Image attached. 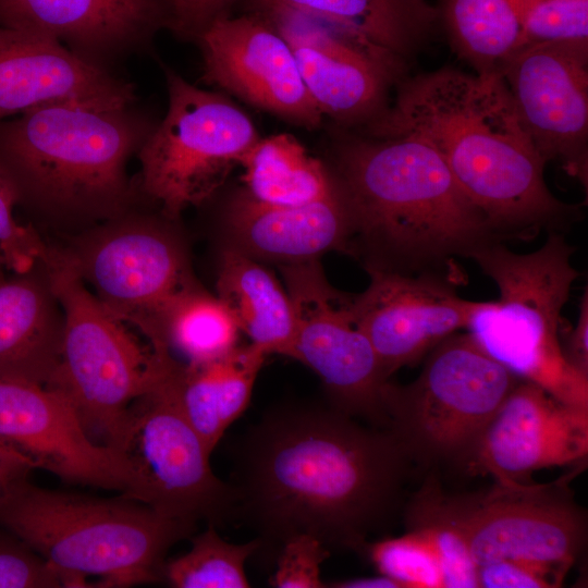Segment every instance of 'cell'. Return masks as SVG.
Listing matches in <instances>:
<instances>
[{
    "mask_svg": "<svg viewBox=\"0 0 588 588\" xmlns=\"http://www.w3.org/2000/svg\"><path fill=\"white\" fill-rule=\"evenodd\" d=\"M164 74L168 108L137 152V187L163 216L177 221L215 194L260 136L224 95L199 88L170 69Z\"/></svg>",
    "mask_w": 588,
    "mask_h": 588,
    "instance_id": "10",
    "label": "cell"
},
{
    "mask_svg": "<svg viewBox=\"0 0 588 588\" xmlns=\"http://www.w3.org/2000/svg\"><path fill=\"white\" fill-rule=\"evenodd\" d=\"M35 468L30 458L0 441V500Z\"/></svg>",
    "mask_w": 588,
    "mask_h": 588,
    "instance_id": "39",
    "label": "cell"
},
{
    "mask_svg": "<svg viewBox=\"0 0 588 588\" xmlns=\"http://www.w3.org/2000/svg\"><path fill=\"white\" fill-rule=\"evenodd\" d=\"M195 523L164 517L120 495L112 499L16 483L0 500V526L39 554L62 587H128L163 580L166 555Z\"/></svg>",
    "mask_w": 588,
    "mask_h": 588,
    "instance_id": "5",
    "label": "cell"
},
{
    "mask_svg": "<svg viewBox=\"0 0 588 588\" xmlns=\"http://www.w3.org/2000/svg\"><path fill=\"white\" fill-rule=\"evenodd\" d=\"M134 86L62 42L0 25V120L50 105L131 106Z\"/></svg>",
    "mask_w": 588,
    "mask_h": 588,
    "instance_id": "20",
    "label": "cell"
},
{
    "mask_svg": "<svg viewBox=\"0 0 588 588\" xmlns=\"http://www.w3.org/2000/svg\"><path fill=\"white\" fill-rule=\"evenodd\" d=\"M572 564L540 560H506L478 568L479 588L562 587Z\"/></svg>",
    "mask_w": 588,
    "mask_h": 588,
    "instance_id": "36",
    "label": "cell"
},
{
    "mask_svg": "<svg viewBox=\"0 0 588 588\" xmlns=\"http://www.w3.org/2000/svg\"><path fill=\"white\" fill-rule=\"evenodd\" d=\"M46 255L0 278V380L46 385L57 367L64 319Z\"/></svg>",
    "mask_w": 588,
    "mask_h": 588,
    "instance_id": "23",
    "label": "cell"
},
{
    "mask_svg": "<svg viewBox=\"0 0 588 588\" xmlns=\"http://www.w3.org/2000/svg\"><path fill=\"white\" fill-rule=\"evenodd\" d=\"M117 450L131 473L122 495L195 524L216 525L235 513L233 488L213 474L211 453L179 409L164 375L131 406Z\"/></svg>",
    "mask_w": 588,
    "mask_h": 588,
    "instance_id": "12",
    "label": "cell"
},
{
    "mask_svg": "<svg viewBox=\"0 0 588 588\" xmlns=\"http://www.w3.org/2000/svg\"><path fill=\"white\" fill-rule=\"evenodd\" d=\"M366 126L369 136H409L432 147L504 241L562 232L579 217L549 189L546 162L501 74L442 68L408 77Z\"/></svg>",
    "mask_w": 588,
    "mask_h": 588,
    "instance_id": "2",
    "label": "cell"
},
{
    "mask_svg": "<svg viewBox=\"0 0 588 588\" xmlns=\"http://www.w3.org/2000/svg\"><path fill=\"white\" fill-rule=\"evenodd\" d=\"M257 11L285 9L335 25L404 60L427 39L439 11L428 0H253Z\"/></svg>",
    "mask_w": 588,
    "mask_h": 588,
    "instance_id": "27",
    "label": "cell"
},
{
    "mask_svg": "<svg viewBox=\"0 0 588 588\" xmlns=\"http://www.w3.org/2000/svg\"><path fill=\"white\" fill-rule=\"evenodd\" d=\"M266 358V354L248 344L199 364L168 359L164 381L184 418L210 453L247 408Z\"/></svg>",
    "mask_w": 588,
    "mask_h": 588,
    "instance_id": "24",
    "label": "cell"
},
{
    "mask_svg": "<svg viewBox=\"0 0 588 588\" xmlns=\"http://www.w3.org/2000/svg\"><path fill=\"white\" fill-rule=\"evenodd\" d=\"M368 286L353 294L356 322L372 345L387 380L466 329L478 302L461 297L442 275L366 267Z\"/></svg>",
    "mask_w": 588,
    "mask_h": 588,
    "instance_id": "17",
    "label": "cell"
},
{
    "mask_svg": "<svg viewBox=\"0 0 588 588\" xmlns=\"http://www.w3.org/2000/svg\"><path fill=\"white\" fill-rule=\"evenodd\" d=\"M233 0H168L167 24L180 36L198 38L216 20L226 16Z\"/></svg>",
    "mask_w": 588,
    "mask_h": 588,
    "instance_id": "37",
    "label": "cell"
},
{
    "mask_svg": "<svg viewBox=\"0 0 588 588\" xmlns=\"http://www.w3.org/2000/svg\"><path fill=\"white\" fill-rule=\"evenodd\" d=\"M289 44L302 79L322 115L366 124L384 107L403 61L322 20L299 12L257 11Z\"/></svg>",
    "mask_w": 588,
    "mask_h": 588,
    "instance_id": "15",
    "label": "cell"
},
{
    "mask_svg": "<svg viewBox=\"0 0 588 588\" xmlns=\"http://www.w3.org/2000/svg\"><path fill=\"white\" fill-rule=\"evenodd\" d=\"M406 384L387 381V428L414 465L434 471L462 468L477 439L520 380L482 351L471 336L454 333L427 355Z\"/></svg>",
    "mask_w": 588,
    "mask_h": 588,
    "instance_id": "9",
    "label": "cell"
},
{
    "mask_svg": "<svg viewBox=\"0 0 588 588\" xmlns=\"http://www.w3.org/2000/svg\"><path fill=\"white\" fill-rule=\"evenodd\" d=\"M188 552L166 561L163 580L175 588H246L245 562L260 548L258 539L242 544L223 540L216 525L191 537Z\"/></svg>",
    "mask_w": 588,
    "mask_h": 588,
    "instance_id": "30",
    "label": "cell"
},
{
    "mask_svg": "<svg viewBox=\"0 0 588 588\" xmlns=\"http://www.w3.org/2000/svg\"><path fill=\"white\" fill-rule=\"evenodd\" d=\"M330 550L315 536L299 534L287 539L279 552L271 585L278 588L327 587L321 579V564Z\"/></svg>",
    "mask_w": 588,
    "mask_h": 588,
    "instance_id": "34",
    "label": "cell"
},
{
    "mask_svg": "<svg viewBox=\"0 0 588 588\" xmlns=\"http://www.w3.org/2000/svg\"><path fill=\"white\" fill-rule=\"evenodd\" d=\"M296 322L291 358L321 379L329 405L371 426L387 428V381L353 311V294L335 289L319 259L279 266Z\"/></svg>",
    "mask_w": 588,
    "mask_h": 588,
    "instance_id": "13",
    "label": "cell"
},
{
    "mask_svg": "<svg viewBox=\"0 0 588 588\" xmlns=\"http://www.w3.org/2000/svg\"><path fill=\"white\" fill-rule=\"evenodd\" d=\"M364 553L400 588H445L438 551L420 527L406 526L400 537L368 542Z\"/></svg>",
    "mask_w": 588,
    "mask_h": 588,
    "instance_id": "31",
    "label": "cell"
},
{
    "mask_svg": "<svg viewBox=\"0 0 588 588\" xmlns=\"http://www.w3.org/2000/svg\"><path fill=\"white\" fill-rule=\"evenodd\" d=\"M197 39L206 84L298 126H320L289 44L262 15L220 17Z\"/></svg>",
    "mask_w": 588,
    "mask_h": 588,
    "instance_id": "18",
    "label": "cell"
},
{
    "mask_svg": "<svg viewBox=\"0 0 588 588\" xmlns=\"http://www.w3.org/2000/svg\"><path fill=\"white\" fill-rule=\"evenodd\" d=\"M155 125L131 106L38 107L0 120V174L27 223L60 240L135 206L128 162Z\"/></svg>",
    "mask_w": 588,
    "mask_h": 588,
    "instance_id": "4",
    "label": "cell"
},
{
    "mask_svg": "<svg viewBox=\"0 0 588 588\" xmlns=\"http://www.w3.org/2000/svg\"><path fill=\"white\" fill-rule=\"evenodd\" d=\"M7 264L3 257V254L0 249V278H2L8 272Z\"/></svg>",
    "mask_w": 588,
    "mask_h": 588,
    "instance_id": "41",
    "label": "cell"
},
{
    "mask_svg": "<svg viewBox=\"0 0 588 588\" xmlns=\"http://www.w3.org/2000/svg\"><path fill=\"white\" fill-rule=\"evenodd\" d=\"M562 352L567 363L579 373L588 377V292L587 289L579 302V315L576 324L571 329L562 328Z\"/></svg>",
    "mask_w": 588,
    "mask_h": 588,
    "instance_id": "38",
    "label": "cell"
},
{
    "mask_svg": "<svg viewBox=\"0 0 588 588\" xmlns=\"http://www.w3.org/2000/svg\"><path fill=\"white\" fill-rule=\"evenodd\" d=\"M588 407L519 380L477 439L462 470L501 483H531L534 473L587 464Z\"/></svg>",
    "mask_w": 588,
    "mask_h": 588,
    "instance_id": "16",
    "label": "cell"
},
{
    "mask_svg": "<svg viewBox=\"0 0 588 588\" xmlns=\"http://www.w3.org/2000/svg\"><path fill=\"white\" fill-rule=\"evenodd\" d=\"M216 292L249 344L267 356L291 358L296 333L294 307L284 284L260 261L223 245Z\"/></svg>",
    "mask_w": 588,
    "mask_h": 588,
    "instance_id": "25",
    "label": "cell"
},
{
    "mask_svg": "<svg viewBox=\"0 0 588 588\" xmlns=\"http://www.w3.org/2000/svg\"><path fill=\"white\" fill-rule=\"evenodd\" d=\"M327 587L335 588H400L391 578L379 574L372 577H359L326 583Z\"/></svg>",
    "mask_w": 588,
    "mask_h": 588,
    "instance_id": "40",
    "label": "cell"
},
{
    "mask_svg": "<svg viewBox=\"0 0 588 588\" xmlns=\"http://www.w3.org/2000/svg\"><path fill=\"white\" fill-rule=\"evenodd\" d=\"M352 219L351 254L364 266L417 273L504 240L440 155L409 136L357 137L333 172Z\"/></svg>",
    "mask_w": 588,
    "mask_h": 588,
    "instance_id": "3",
    "label": "cell"
},
{
    "mask_svg": "<svg viewBox=\"0 0 588 588\" xmlns=\"http://www.w3.org/2000/svg\"><path fill=\"white\" fill-rule=\"evenodd\" d=\"M240 166L242 191L262 204L302 206L341 194L333 172L290 134L260 137Z\"/></svg>",
    "mask_w": 588,
    "mask_h": 588,
    "instance_id": "28",
    "label": "cell"
},
{
    "mask_svg": "<svg viewBox=\"0 0 588 588\" xmlns=\"http://www.w3.org/2000/svg\"><path fill=\"white\" fill-rule=\"evenodd\" d=\"M540 157L587 186L588 42L524 47L501 73Z\"/></svg>",
    "mask_w": 588,
    "mask_h": 588,
    "instance_id": "14",
    "label": "cell"
},
{
    "mask_svg": "<svg viewBox=\"0 0 588 588\" xmlns=\"http://www.w3.org/2000/svg\"><path fill=\"white\" fill-rule=\"evenodd\" d=\"M587 464L558 479L538 483H494L482 490L450 492L436 473L404 503V519L441 524L466 546L477 567L506 560L569 563L587 547V512L571 482Z\"/></svg>",
    "mask_w": 588,
    "mask_h": 588,
    "instance_id": "7",
    "label": "cell"
},
{
    "mask_svg": "<svg viewBox=\"0 0 588 588\" xmlns=\"http://www.w3.org/2000/svg\"><path fill=\"white\" fill-rule=\"evenodd\" d=\"M59 588L60 577L39 554L0 526V588Z\"/></svg>",
    "mask_w": 588,
    "mask_h": 588,
    "instance_id": "35",
    "label": "cell"
},
{
    "mask_svg": "<svg viewBox=\"0 0 588 588\" xmlns=\"http://www.w3.org/2000/svg\"><path fill=\"white\" fill-rule=\"evenodd\" d=\"M525 47L588 42V0H522Z\"/></svg>",
    "mask_w": 588,
    "mask_h": 588,
    "instance_id": "32",
    "label": "cell"
},
{
    "mask_svg": "<svg viewBox=\"0 0 588 588\" xmlns=\"http://www.w3.org/2000/svg\"><path fill=\"white\" fill-rule=\"evenodd\" d=\"M14 194L0 174V249L9 271H23L42 258L48 241L15 216Z\"/></svg>",
    "mask_w": 588,
    "mask_h": 588,
    "instance_id": "33",
    "label": "cell"
},
{
    "mask_svg": "<svg viewBox=\"0 0 588 588\" xmlns=\"http://www.w3.org/2000/svg\"><path fill=\"white\" fill-rule=\"evenodd\" d=\"M575 248L562 232H549L536 250L517 254L503 242L473 250V259L499 289V299L478 302L467 333L490 357L520 380L532 382L554 397L588 407V377L565 359L561 316L572 284Z\"/></svg>",
    "mask_w": 588,
    "mask_h": 588,
    "instance_id": "6",
    "label": "cell"
},
{
    "mask_svg": "<svg viewBox=\"0 0 588 588\" xmlns=\"http://www.w3.org/2000/svg\"><path fill=\"white\" fill-rule=\"evenodd\" d=\"M157 353L181 364L216 359L235 348L240 329L217 296L194 279L142 317L134 326Z\"/></svg>",
    "mask_w": 588,
    "mask_h": 588,
    "instance_id": "26",
    "label": "cell"
},
{
    "mask_svg": "<svg viewBox=\"0 0 588 588\" xmlns=\"http://www.w3.org/2000/svg\"><path fill=\"white\" fill-rule=\"evenodd\" d=\"M454 50L478 74H501L524 47L522 0H439Z\"/></svg>",
    "mask_w": 588,
    "mask_h": 588,
    "instance_id": "29",
    "label": "cell"
},
{
    "mask_svg": "<svg viewBox=\"0 0 588 588\" xmlns=\"http://www.w3.org/2000/svg\"><path fill=\"white\" fill-rule=\"evenodd\" d=\"M0 441L62 480L121 494L128 487L123 455L91 440L71 404L45 385L0 380Z\"/></svg>",
    "mask_w": 588,
    "mask_h": 588,
    "instance_id": "19",
    "label": "cell"
},
{
    "mask_svg": "<svg viewBox=\"0 0 588 588\" xmlns=\"http://www.w3.org/2000/svg\"><path fill=\"white\" fill-rule=\"evenodd\" d=\"M413 466L388 429L330 405L295 404L269 411L244 436L230 485L260 547L308 534L329 550L364 552L404 506Z\"/></svg>",
    "mask_w": 588,
    "mask_h": 588,
    "instance_id": "1",
    "label": "cell"
},
{
    "mask_svg": "<svg viewBox=\"0 0 588 588\" xmlns=\"http://www.w3.org/2000/svg\"><path fill=\"white\" fill-rule=\"evenodd\" d=\"M175 222L133 206L51 243L107 311L133 327L194 279Z\"/></svg>",
    "mask_w": 588,
    "mask_h": 588,
    "instance_id": "11",
    "label": "cell"
},
{
    "mask_svg": "<svg viewBox=\"0 0 588 588\" xmlns=\"http://www.w3.org/2000/svg\"><path fill=\"white\" fill-rule=\"evenodd\" d=\"M224 246L278 266L320 259L327 252L351 254L352 219L340 195L302 206H273L243 191L222 215Z\"/></svg>",
    "mask_w": 588,
    "mask_h": 588,
    "instance_id": "21",
    "label": "cell"
},
{
    "mask_svg": "<svg viewBox=\"0 0 588 588\" xmlns=\"http://www.w3.org/2000/svg\"><path fill=\"white\" fill-rule=\"evenodd\" d=\"M46 256L64 321L59 360L45 387L71 404L90 438L99 434L117 449L131 406L159 380L164 359L107 311L51 242Z\"/></svg>",
    "mask_w": 588,
    "mask_h": 588,
    "instance_id": "8",
    "label": "cell"
},
{
    "mask_svg": "<svg viewBox=\"0 0 588 588\" xmlns=\"http://www.w3.org/2000/svg\"><path fill=\"white\" fill-rule=\"evenodd\" d=\"M167 15L168 0H0L1 26L65 42L94 62L142 42Z\"/></svg>",
    "mask_w": 588,
    "mask_h": 588,
    "instance_id": "22",
    "label": "cell"
}]
</instances>
